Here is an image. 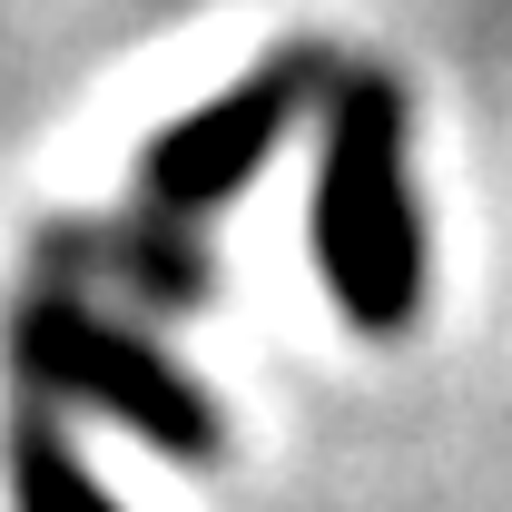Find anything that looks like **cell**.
Returning <instances> with one entry per match:
<instances>
[{"instance_id": "5", "label": "cell", "mask_w": 512, "mask_h": 512, "mask_svg": "<svg viewBox=\"0 0 512 512\" xmlns=\"http://www.w3.org/2000/svg\"><path fill=\"white\" fill-rule=\"evenodd\" d=\"M10 512H119V493L79 463V444L40 404L10 414Z\"/></svg>"}, {"instance_id": "1", "label": "cell", "mask_w": 512, "mask_h": 512, "mask_svg": "<svg viewBox=\"0 0 512 512\" xmlns=\"http://www.w3.org/2000/svg\"><path fill=\"white\" fill-rule=\"evenodd\" d=\"M316 266L355 335H404L424 306V207H414V138L404 89L384 69H335L316 138Z\"/></svg>"}, {"instance_id": "3", "label": "cell", "mask_w": 512, "mask_h": 512, "mask_svg": "<svg viewBox=\"0 0 512 512\" xmlns=\"http://www.w3.org/2000/svg\"><path fill=\"white\" fill-rule=\"evenodd\" d=\"M325 89H335V50L316 40H286V50H266L247 79H227L217 99H197L188 119H168L148 138V158H138V197L148 207H168V217H207V207H227L237 188H256V168L306 128Z\"/></svg>"}, {"instance_id": "2", "label": "cell", "mask_w": 512, "mask_h": 512, "mask_svg": "<svg viewBox=\"0 0 512 512\" xmlns=\"http://www.w3.org/2000/svg\"><path fill=\"white\" fill-rule=\"evenodd\" d=\"M10 365H20L30 394L99 404L109 424H128L138 444L168 453V463H217V444H227V414L207 404V384H197L168 345H148L138 325L99 316L60 276H40V286L10 306Z\"/></svg>"}, {"instance_id": "4", "label": "cell", "mask_w": 512, "mask_h": 512, "mask_svg": "<svg viewBox=\"0 0 512 512\" xmlns=\"http://www.w3.org/2000/svg\"><path fill=\"white\" fill-rule=\"evenodd\" d=\"M40 276H60V286L109 276L119 296H148V306H207L217 296V256L197 247V217H168V207L50 227L40 237Z\"/></svg>"}]
</instances>
